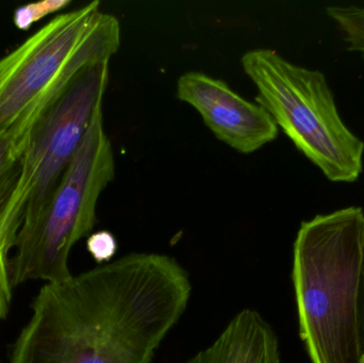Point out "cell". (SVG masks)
<instances>
[{"instance_id": "obj_11", "label": "cell", "mask_w": 364, "mask_h": 363, "mask_svg": "<svg viewBox=\"0 0 364 363\" xmlns=\"http://www.w3.org/2000/svg\"><path fill=\"white\" fill-rule=\"evenodd\" d=\"M70 4L72 0H41L23 4L15 9L13 13V23L17 29L28 31L41 19L65 10Z\"/></svg>"}, {"instance_id": "obj_1", "label": "cell", "mask_w": 364, "mask_h": 363, "mask_svg": "<svg viewBox=\"0 0 364 363\" xmlns=\"http://www.w3.org/2000/svg\"><path fill=\"white\" fill-rule=\"evenodd\" d=\"M191 293L181 264L155 253L45 283L11 363H151Z\"/></svg>"}, {"instance_id": "obj_8", "label": "cell", "mask_w": 364, "mask_h": 363, "mask_svg": "<svg viewBox=\"0 0 364 363\" xmlns=\"http://www.w3.org/2000/svg\"><path fill=\"white\" fill-rule=\"evenodd\" d=\"M183 363H282L279 341L260 313L244 309L209 347Z\"/></svg>"}, {"instance_id": "obj_3", "label": "cell", "mask_w": 364, "mask_h": 363, "mask_svg": "<svg viewBox=\"0 0 364 363\" xmlns=\"http://www.w3.org/2000/svg\"><path fill=\"white\" fill-rule=\"evenodd\" d=\"M121 42L119 19L95 0L53 17L0 58V136L23 153L47 109L85 70L110 63Z\"/></svg>"}, {"instance_id": "obj_7", "label": "cell", "mask_w": 364, "mask_h": 363, "mask_svg": "<svg viewBox=\"0 0 364 363\" xmlns=\"http://www.w3.org/2000/svg\"><path fill=\"white\" fill-rule=\"evenodd\" d=\"M177 98L198 112L214 136L237 153H256L278 136L277 125L258 102H250L225 81L186 72L177 81Z\"/></svg>"}, {"instance_id": "obj_6", "label": "cell", "mask_w": 364, "mask_h": 363, "mask_svg": "<svg viewBox=\"0 0 364 363\" xmlns=\"http://www.w3.org/2000/svg\"><path fill=\"white\" fill-rule=\"evenodd\" d=\"M109 62L85 70L32 129L14 189L0 209V244L14 249L23 224L42 210L74 159L96 111L104 104Z\"/></svg>"}, {"instance_id": "obj_2", "label": "cell", "mask_w": 364, "mask_h": 363, "mask_svg": "<svg viewBox=\"0 0 364 363\" xmlns=\"http://www.w3.org/2000/svg\"><path fill=\"white\" fill-rule=\"evenodd\" d=\"M364 211L348 207L303 222L293 246L299 336L311 363H364L359 286Z\"/></svg>"}, {"instance_id": "obj_4", "label": "cell", "mask_w": 364, "mask_h": 363, "mask_svg": "<svg viewBox=\"0 0 364 363\" xmlns=\"http://www.w3.org/2000/svg\"><path fill=\"white\" fill-rule=\"evenodd\" d=\"M241 64L256 87V102L328 180H358L364 143L344 124L322 72L292 63L269 48L246 51Z\"/></svg>"}, {"instance_id": "obj_5", "label": "cell", "mask_w": 364, "mask_h": 363, "mask_svg": "<svg viewBox=\"0 0 364 363\" xmlns=\"http://www.w3.org/2000/svg\"><path fill=\"white\" fill-rule=\"evenodd\" d=\"M114 177V151L105 129L102 107L42 210L19 229L10 259L13 288L28 281L60 283L73 276L68 268L70 251L93 232L98 200Z\"/></svg>"}, {"instance_id": "obj_9", "label": "cell", "mask_w": 364, "mask_h": 363, "mask_svg": "<svg viewBox=\"0 0 364 363\" xmlns=\"http://www.w3.org/2000/svg\"><path fill=\"white\" fill-rule=\"evenodd\" d=\"M326 13L341 30L348 50L364 59V8L357 6H327Z\"/></svg>"}, {"instance_id": "obj_10", "label": "cell", "mask_w": 364, "mask_h": 363, "mask_svg": "<svg viewBox=\"0 0 364 363\" xmlns=\"http://www.w3.org/2000/svg\"><path fill=\"white\" fill-rule=\"evenodd\" d=\"M23 153L10 139L0 136V209L14 189Z\"/></svg>"}, {"instance_id": "obj_14", "label": "cell", "mask_w": 364, "mask_h": 363, "mask_svg": "<svg viewBox=\"0 0 364 363\" xmlns=\"http://www.w3.org/2000/svg\"><path fill=\"white\" fill-rule=\"evenodd\" d=\"M359 325H360L361 342L364 352V245L363 264H361L360 286H359Z\"/></svg>"}, {"instance_id": "obj_13", "label": "cell", "mask_w": 364, "mask_h": 363, "mask_svg": "<svg viewBox=\"0 0 364 363\" xmlns=\"http://www.w3.org/2000/svg\"><path fill=\"white\" fill-rule=\"evenodd\" d=\"M9 254L0 244V320H4L10 311L12 300Z\"/></svg>"}, {"instance_id": "obj_12", "label": "cell", "mask_w": 364, "mask_h": 363, "mask_svg": "<svg viewBox=\"0 0 364 363\" xmlns=\"http://www.w3.org/2000/svg\"><path fill=\"white\" fill-rule=\"evenodd\" d=\"M87 249L97 264H109L117 254V241L110 232L100 230L87 237Z\"/></svg>"}]
</instances>
